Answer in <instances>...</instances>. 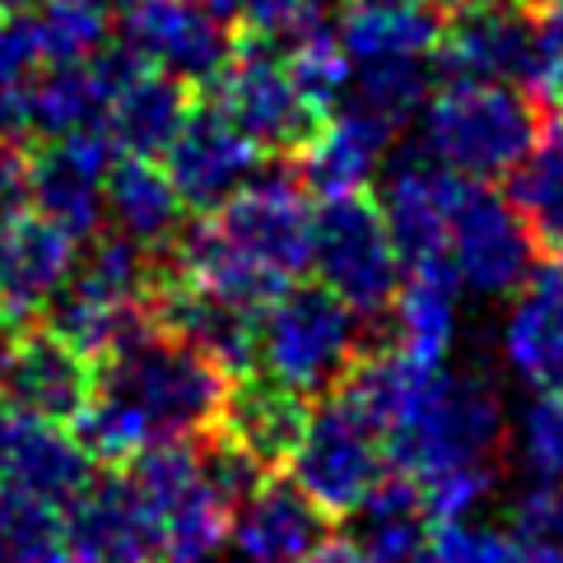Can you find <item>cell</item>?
Returning a JSON list of instances; mask_svg holds the SVG:
<instances>
[{
    "instance_id": "cell-1",
    "label": "cell",
    "mask_w": 563,
    "mask_h": 563,
    "mask_svg": "<svg viewBox=\"0 0 563 563\" xmlns=\"http://www.w3.org/2000/svg\"><path fill=\"white\" fill-rule=\"evenodd\" d=\"M312 247V196L294 158H261L252 183L210 214H196L164 252L173 275L238 308H266L298 285Z\"/></svg>"
},
{
    "instance_id": "cell-2",
    "label": "cell",
    "mask_w": 563,
    "mask_h": 563,
    "mask_svg": "<svg viewBox=\"0 0 563 563\" xmlns=\"http://www.w3.org/2000/svg\"><path fill=\"white\" fill-rule=\"evenodd\" d=\"M229 382L214 358L154 327L103 358L89 406L70 429L93 461H131L154 442L210 433Z\"/></svg>"
},
{
    "instance_id": "cell-3",
    "label": "cell",
    "mask_w": 563,
    "mask_h": 563,
    "mask_svg": "<svg viewBox=\"0 0 563 563\" xmlns=\"http://www.w3.org/2000/svg\"><path fill=\"white\" fill-rule=\"evenodd\" d=\"M503 438L508 415L494 382L485 373H456L442 364L419 373L410 396L382 429L387 461L415 485H429L461 466H489Z\"/></svg>"
},
{
    "instance_id": "cell-4",
    "label": "cell",
    "mask_w": 563,
    "mask_h": 563,
    "mask_svg": "<svg viewBox=\"0 0 563 563\" xmlns=\"http://www.w3.org/2000/svg\"><path fill=\"white\" fill-rule=\"evenodd\" d=\"M540 135V117L527 89L494 79H448L419 112V150L438 168L471 183L508 177Z\"/></svg>"
},
{
    "instance_id": "cell-5",
    "label": "cell",
    "mask_w": 563,
    "mask_h": 563,
    "mask_svg": "<svg viewBox=\"0 0 563 563\" xmlns=\"http://www.w3.org/2000/svg\"><path fill=\"white\" fill-rule=\"evenodd\" d=\"M364 321L327 285H289L256 312V373L298 396L345 387L350 368L368 354Z\"/></svg>"
},
{
    "instance_id": "cell-6",
    "label": "cell",
    "mask_w": 563,
    "mask_h": 563,
    "mask_svg": "<svg viewBox=\"0 0 563 563\" xmlns=\"http://www.w3.org/2000/svg\"><path fill=\"white\" fill-rule=\"evenodd\" d=\"M126 479L145 498L158 536V563H214L229 545L233 508L200 475V448L191 438L154 442L126 461Z\"/></svg>"
},
{
    "instance_id": "cell-7",
    "label": "cell",
    "mask_w": 563,
    "mask_h": 563,
    "mask_svg": "<svg viewBox=\"0 0 563 563\" xmlns=\"http://www.w3.org/2000/svg\"><path fill=\"white\" fill-rule=\"evenodd\" d=\"M308 271L317 275V285L345 298L358 317H387L400 279H406V266H400V252L391 243L377 200L368 196L321 200L312 210Z\"/></svg>"
},
{
    "instance_id": "cell-8",
    "label": "cell",
    "mask_w": 563,
    "mask_h": 563,
    "mask_svg": "<svg viewBox=\"0 0 563 563\" xmlns=\"http://www.w3.org/2000/svg\"><path fill=\"white\" fill-rule=\"evenodd\" d=\"M289 466H294V485L321 512L350 517L377 479L387 475V442L345 391H327L308 410V429L298 438Z\"/></svg>"
},
{
    "instance_id": "cell-9",
    "label": "cell",
    "mask_w": 563,
    "mask_h": 563,
    "mask_svg": "<svg viewBox=\"0 0 563 563\" xmlns=\"http://www.w3.org/2000/svg\"><path fill=\"white\" fill-rule=\"evenodd\" d=\"M210 108H219L266 158H294L321 126V112L294 85L285 52L266 43H238L233 62L214 75Z\"/></svg>"
},
{
    "instance_id": "cell-10",
    "label": "cell",
    "mask_w": 563,
    "mask_h": 563,
    "mask_svg": "<svg viewBox=\"0 0 563 563\" xmlns=\"http://www.w3.org/2000/svg\"><path fill=\"white\" fill-rule=\"evenodd\" d=\"M536 256L540 247L512 200L489 183L461 177L448 219V266L456 285L479 298H508L531 279Z\"/></svg>"
},
{
    "instance_id": "cell-11",
    "label": "cell",
    "mask_w": 563,
    "mask_h": 563,
    "mask_svg": "<svg viewBox=\"0 0 563 563\" xmlns=\"http://www.w3.org/2000/svg\"><path fill=\"white\" fill-rule=\"evenodd\" d=\"M122 47L154 70L183 79L187 89H210L233 62L238 37L200 0H131L122 14Z\"/></svg>"
},
{
    "instance_id": "cell-12",
    "label": "cell",
    "mask_w": 563,
    "mask_h": 563,
    "mask_svg": "<svg viewBox=\"0 0 563 563\" xmlns=\"http://www.w3.org/2000/svg\"><path fill=\"white\" fill-rule=\"evenodd\" d=\"M117 164V145L103 126L47 140L29 158V206L62 224L75 243L103 233V183Z\"/></svg>"
},
{
    "instance_id": "cell-13",
    "label": "cell",
    "mask_w": 563,
    "mask_h": 563,
    "mask_svg": "<svg viewBox=\"0 0 563 563\" xmlns=\"http://www.w3.org/2000/svg\"><path fill=\"white\" fill-rule=\"evenodd\" d=\"M93 456L70 424L24 410H0V489L66 512L93 485Z\"/></svg>"
},
{
    "instance_id": "cell-14",
    "label": "cell",
    "mask_w": 563,
    "mask_h": 563,
    "mask_svg": "<svg viewBox=\"0 0 563 563\" xmlns=\"http://www.w3.org/2000/svg\"><path fill=\"white\" fill-rule=\"evenodd\" d=\"M261 158L266 154L224 112L206 103V108H191L183 131L164 150V173L191 214H210L252 183Z\"/></svg>"
},
{
    "instance_id": "cell-15",
    "label": "cell",
    "mask_w": 563,
    "mask_h": 563,
    "mask_svg": "<svg viewBox=\"0 0 563 563\" xmlns=\"http://www.w3.org/2000/svg\"><path fill=\"white\" fill-rule=\"evenodd\" d=\"M79 266V243L33 206L0 214V317L24 327Z\"/></svg>"
},
{
    "instance_id": "cell-16",
    "label": "cell",
    "mask_w": 563,
    "mask_h": 563,
    "mask_svg": "<svg viewBox=\"0 0 563 563\" xmlns=\"http://www.w3.org/2000/svg\"><path fill=\"white\" fill-rule=\"evenodd\" d=\"M456 191H461V177L438 168L424 150L396 154L387 164L377 210L387 219V233L406 271L429 266V261H448V219H452Z\"/></svg>"
},
{
    "instance_id": "cell-17",
    "label": "cell",
    "mask_w": 563,
    "mask_h": 563,
    "mask_svg": "<svg viewBox=\"0 0 563 563\" xmlns=\"http://www.w3.org/2000/svg\"><path fill=\"white\" fill-rule=\"evenodd\" d=\"M396 131L373 117L358 103H340L321 117V126L312 131V140L294 154V168L303 177L308 196L335 200V196H364L382 168H387V150H391Z\"/></svg>"
},
{
    "instance_id": "cell-18",
    "label": "cell",
    "mask_w": 563,
    "mask_h": 563,
    "mask_svg": "<svg viewBox=\"0 0 563 563\" xmlns=\"http://www.w3.org/2000/svg\"><path fill=\"white\" fill-rule=\"evenodd\" d=\"M327 540L331 517L294 485V475H266L229 521V545L238 550V563H303Z\"/></svg>"
},
{
    "instance_id": "cell-19",
    "label": "cell",
    "mask_w": 563,
    "mask_h": 563,
    "mask_svg": "<svg viewBox=\"0 0 563 563\" xmlns=\"http://www.w3.org/2000/svg\"><path fill=\"white\" fill-rule=\"evenodd\" d=\"M531 5H498V10H461L442 24L433 47V70L448 79H494V85L527 89L531 79Z\"/></svg>"
},
{
    "instance_id": "cell-20",
    "label": "cell",
    "mask_w": 563,
    "mask_h": 563,
    "mask_svg": "<svg viewBox=\"0 0 563 563\" xmlns=\"http://www.w3.org/2000/svg\"><path fill=\"white\" fill-rule=\"evenodd\" d=\"M150 312H154L158 331L200 350L206 358H214L229 377L252 373V364H256V308H238L229 298L196 289L177 275H158V285L150 294Z\"/></svg>"
},
{
    "instance_id": "cell-21",
    "label": "cell",
    "mask_w": 563,
    "mask_h": 563,
    "mask_svg": "<svg viewBox=\"0 0 563 563\" xmlns=\"http://www.w3.org/2000/svg\"><path fill=\"white\" fill-rule=\"evenodd\" d=\"M62 521L75 563H158L154 517L126 475H93Z\"/></svg>"
},
{
    "instance_id": "cell-22",
    "label": "cell",
    "mask_w": 563,
    "mask_h": 563,
    "mask_svg": "<svg viewBox=\"0 0 563 563\" xmlns=\"http://www.w3.org/2000/svg\"><path fill=\"white\" fill-rule=\"evenodd\" d=\"M0 396L10 400V410H24L52 424H75L79 410L93 396V364L85 354H75L62 335L43 331H24L14 345L10 373Z\"/></svg>"
},
{
    "instance_id": "cell-23",
    "label": "cell",
    "mask_w": 563,
    "mask_h": 563,
    "mask_svg": "<svg viewBox=\"0 0 563 563\" xmlns=\"http://www.w3.org/2000/svg\"><path fill=\"white\" fill-rule=\"evenodd\" d=\"M308 396L279 387L266 373H238L229 382V396L219 406L214 433L238 442L261 471H275L294 456L298 438L308 429Z\"/></svg>"
},
{
    "instance_id": "cell-24",
    "label": "cell",
    "mask_w": 563,
    "mask_h": 563,
    "mask_svg": "<svg viewBox=\"0 0 563 563\" xmlns=\"http://www.w3.org/2000/svg\"><path fill=\"white\" fill-rule=\"evenodd\" d=\"M503 358L536 391H563V266H536L503 321Z\"/></svg>"
},
{
    "instance_id": "cell-25",
    "label": "cell",
    "mask_w": 563,
    "mask_h": 563,
    "mask_svg": "<svg viewBox=\"0 0 563 563\" xmlns=\"http://www.w3.org/2000/svg\"><path fill=\"white\" fill-rule=\"evenodd\" d=\"M43 317H47V331L62 335L75 354L89 358V364H103V358H112L117 350H126L131 340L154 331L150 298L98 289L79 275L66 279L62 294L43 308Z\"/></svg>"
},
{
    "instance_id": "cell-26",
    "label": "cell",
    "mask_w": 563,
    "mask_h": 563,
    "mask_svg": "<svg viewBox=\"0 0 563 563\" xmlns=\"http://www.w3.org/2000/svg\"><path fill=\"white\" fill-rule=\"evenodd\" d=\"M103 219L117 238L164 256L187 224V206L154 158L117 154V164L108 168V183H103Z\"/></svg>"
},
{
    "instance_id": "cell-27",
    "label": "cell",
    "mask_w": 563,
    "mask_h": 563,
    "mask_svg": "<svg viewBox=\"0 0 563 563\" xmlns=\"http://www.w3.org/2000/svg\"><path fill=\"white\" fill-rule=\"evenodd\" d=\"M191 108L196 103H191V89L183 79L140 62L122 85L112 89L108 112H103V131L112 135L117 154L164 158L173 135L183 131V122L191 117Z\"/></svg>"
},
{
    "instance_id": "cell-28",
    "label": "cell",
    "mask_w": 563,
    "mask_h": 563,
    "mask_svg": "<svg viewBox=\"0 0 563 563\" xmlns=\"http://www.w3.org/2000/svg\"><path fill=\"white\" fill-rule=\"evenodd\" d=\"M391 345L419 364H448L461 327V285L448 261L410 266L387 308Z\"/></svg>"
},
{
    "instance_id": "cell-29",
    "label": "cell",
    "mask_w": 563,
    "mask_h": 563,
    "mask_svg": "<svg viewBox=\"0 0 563 563\" xmlns=\"http://www.w3.org/2000/svg\"><path fill=\"white\" fill-rule=\"evenodd\" d=\"M335 43L354 66L391 56H433L442 14L429 0H345L331 19Z\"/></svg>"
},
{
    "instance_id": "cell-30",
    "label": "cell",
    "mask_w": 563,
    "mask_h": 563,
    "mask_svg": "<svg viewBox=\"0 0 563 563\" xmlns=\"http://www.w3.org/2000/svg\"><path fill=\"white\" fill-rule=\"evenodd\" d=\"M354 545L368 563H438L433 554V521L410 475H382L368 498L350 512Z\"/></svg>"
},
{
    "instance_id": "cell-31",
    "label": "cell",
    "mask_w": 563,
    "mask_h": 563,
    "mask_svg": "<svg viewBox=\"0 0 563 563\" xmlns=\"http://www.w3.org/2000/svg\"><path fill=\"white\" fill-rule=\"evenodd\" d=\"M508 200L521 210L536 247L545 256H563V108L540 122L536 145L508 173Z\"/></svg>"
},
{
    "instance_id": "cell-32",
    "label": "cell",
    "mask_w": 563,
    "mask_h": 563,
    "mask_svg": "<svg viewBox=\"0 0 563 563\" xmlns=\"http://www.w3.org/2000/svg\"><path fill=\"white\" fill-rule=\"evenodd\" d=\"M433 56H391V62H364L354 66L350 103L368 108L391 131L415 122L433 93Z\"/></svg>"
},
{
    "instance_id": "cell-33",
    "label": "cell",
    "mask_w": 563,
    "mask_h": 563,
    "mask_svg": "<svg viewBox=\"0 0 563 563\" xmlns=\"http://www.w3.org/2000/svg\"><path fill=\"white\" fill-rule=\"evenodd\" d=\"M33 14H37L43 47H47V66L93 62V56L112 43L108 0H43Z\"/></svg>"
},
{
    "instance_id": "cell-34",
    "label": "cell",
    "mask_w": 563,
    "mask_h": 563,
    "mask_svg": "<svg viewBox=\"0 0 563 563\" xmlns=\"http://www.w3.org/2000/svg\"><path fill=\"white\" fill-rule=\"evenodd\" d=\"M0 563H75L62 512L0 489Z\"/></svg>"
},
{
    "instance_id": "cell-35",
    "label": "cell",
    "mask_w": 563,
    "mask_h": 563,
    "mask_svg": "<svg viewBox=\"0 0 563 563\" xmlns=\"http://www.w3.org/2000/svg\"><path fill=\"white\" fill-rule=\"evenodd\" d=\"M294 85L303 89L308 103L327 117L331 108H340L350 98V79H354V62L345 56V47L335 43V29L312 33L308 43H298L285 52Z\"/></svg>"
},
{
    "instance_id": "cell-36",
    "label": "cell",
    "mask_w": 563,
    "mask_h": 563,
    "mask_svg": "<svg viewBox=\"0 0 563 563\" xmlns=\"http://www.w3.org/2000/svg\"><path fill=\"white\" fill-rule=\"evenodd\" d=\"M512 456L531 479H563V391H536L521 406Z\"/></svg>"
},
{
    "instance_id": "cell-37",
    "label": "cell",
    "mask_w": 563,
    "mask_h": 563,
    "mask_svg": "<svg viewBox=\"0 0 563 563\" xmlns=\"http://www.w3.org/2000/svg\"><path fill=\"white\" fill-rule=\"evenodd\" d=\"M508 531L531 563H563V479H531L508 503Z\"/></svg>"
},
{
    "instance_id": "cell-38",
    "label": "cell",
    "mask_w": 563,
    "mask_h": 563,
    "mask_svg": "<svg viewBox=\"0 0 563 563\" xmlns=\"http://www.w3.org/2000/svg\"><path fill=\"white\" fill-rule=\"evenodd\" d=\"M247 33L256 43H266L275 52H289L298 43H308L312 33L331 29L335 19V0H247L243 14Z\"/></svg>"
},
{
    "instance_id": "cell-39",
    "label": "cell",
    "mask_w": 563,
    "mask_h": 563,
    "mask_svg": "<svg viewBox=\"0 0 563 563\" xmlns=\"http://www.w3.org/2000/svg\"><path fill=\"white\" fill-rule=\"evenodd\" d=\"M438 563H531L521 540L508 527H485V521H438L433 527Z\"/></svg>"
},
{
    "instance_id": "cell-40",
    "label": "cell",
    "mask_w": 563,
    "mask_h": 563,
    "mask_svg": "<svg viewBox=\"0 0 563 563\" xmlns=\"http://www.w3.org/2000/svg\"><path fill=\"white\" fill-rule=\"evenodd\" d=\"M494 485H498V471L489 461V466H461L429 479V485H419V498H424V512L433 527L438 521H471L489 503Z\"/></svg>"
},
{
    "instance_id": "cell-41",
    "label": "cell",
    "mask_w": 563,
    "mask_h": 563,
    "mask_svg": "<svg viewBox=\"0 0 563 563\" xmlns=\"http://www.w3.org/2000/svg\"><path fill=\"white\" fill-rule=\"evenodd\" d=\"M527 5H531V33H536L527 89L536 98H545V103L563 108V0H527Z\"/></svg>"
},
{
    "instance_id": "cell-42",
    "label": "cell",
    "mask_w": 563,
    "mask_h": 563,
    "mask_svg": "<svg viewBox=\"0 0 563 563\" xmlns=\"http://www.w3.org/2000/svg\"><path fill=\"white\" fill-rule=\"evenodd\" d=\"M47 66V47L37 33V14L0 10V85H19Z\"/></svg>"
},
{
    "instance_id": "cell-43",
    "label": "cell",
    "mask_w": 563,
    "mask_h": 563,
    "mask_svg": "<svg viewBox=\"0 0 563 563\" xmlns=\"http://www.w3.org/2000/svg\"><path fill=\"white\" fill-rule=\"evenodd\" d=\"M29 150L0 131V214L29 206Z\"/></svg>"
},
{
    "instance_id": "cell-44",
    "label": "cell",
    "mask_w": 563,
    "mask_h": 563,
    "mask_svg": "<svg viewBox=\"0 0 563 563\" xmlns=\"http://www.w3.org/2000/svg\"><path fill=\"white\" fill-rule=\"evenodd\" d=\"M303 563H368L364 554H358L354 540H327L321 550H312Z\"/></svg>"
},
{
    "instance_id": "cell-45",
    "label": "cell",
    "mask_w": 563,
    "mask_h": 563,
    "mask_svg": "<svg viewBox=\"0 0 563 563\" xmlns=\"http://www.w3.org/2000/svg\"><path fill=\"white\" fill-rule=\"evenodd\" d=\"M14 345H19V327H14L10 317H0V387H5V373H10Z\"/></svg>"
},
{
    "instance_id": "cell-46",
    "label": "cell",
    "mask_w": 563,
    "mask_h": 563,
    "mask_svg": "<svg viewBox=\"0 0 563 563\" xmlns=\"http://www.w3.org/2000/svg\"><path fill=\"white\" fill-rule=\"evenodd\" d=\"M200 5H206V10H214L219 19H229V24H233V19L243 14V5H247V0H200Z\"/></svg>"
},
{
    "instance_id": "cell-47",
    "label": "cell",
    "mask_w": 563,
    "mask_h": 563,
    "mask_svg": "<svg viewBox=\"0 0 563 563\" xmlns=\"http://www.w3.org/2000/svg\"><path fill=\"white\" fill-rule=\"evenodd\" d=\"M461 10H498V5H527V0H452Z\"/></svg>"
},
{
    "instance_id": "cell-48",
    "label": "cell",
    "mask_w": 563,
    "mask_h": 563,
    "mask_svg": "<svg viewBox=\"0 0 563 563\" xmlns=\"http://www.w3.org/2000/svg\"><path fill=\"white\" fill-rule=\"evenodd\" d=\"M37 5H43V0H0V10L5 14H33Z\"/></svg>"
},
{
    "instance_id": "cell-49",
    "label": "cell",
    "mask_w": 563,
    "mask_h": 563,
    "mask_svg": "<svg viewBox=\"0 0 563 563\" xmlns=\"http://www.w3.org/2000/svg\"><path fill=\"white\" fill-rule=\"evenodd\" d=\"M429 5H452V0H429Z\"/></svg>"
},
{
    "instance_id": "cell-50",
    "label": "cell",
    "mask_w": 563,
    "mask_h": 563,
    "mask_svg": "<svg viewBox=\"0 0 563 563\" xmlns=\"http://www.w3.org/2000/svg\"><path fill=\"white\" fill-rule=\"evenodd\" d=\"M108 5H131V0H108Z\"/></svg>"
},
{
    "instance_id": "cell-51",
    "label": "cell",
    "mask_w": 563,
    "mask_h": 563,
    "mask_svg": "<svg viewBox=\"0 0 563 563\" xmlns=\"http://www.w3.org/2000/svg\"><path fill=\"white\" fill-rule=\"evenodd\" d=\"M559 261H563V256H559Z\"/></svg>"
}]
</instances>
